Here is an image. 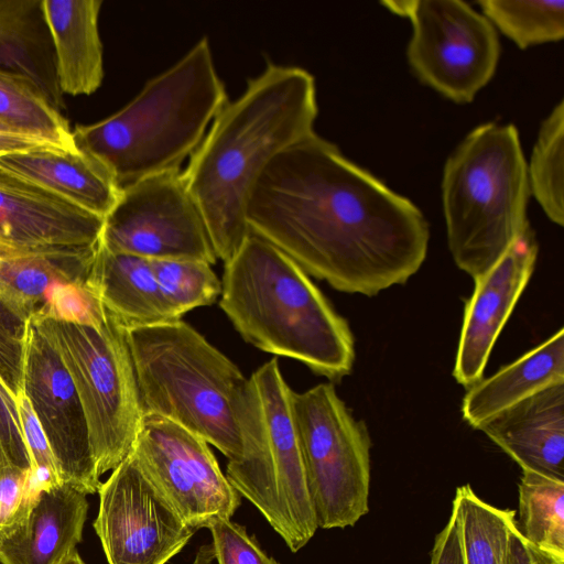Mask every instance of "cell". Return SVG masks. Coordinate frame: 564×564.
Masks as SVG:
<instances>
[{
  "instance_id": "1",
  "label": "cell",
  "mask_w": 564,
  "mask_h": 564,
  "mask_svg": "<svg viewBox=\"0 0 564 564\" xmlns=\"http://www.w3.org/2000/svg\"><path fill=\"white\" fill-rule=\"evenodd\" d=\"M246 220L307 274L350 294L405 283L427 254L421 210L316 133L271 161Z\"/></svg>"
},
{
  "instance_id": "2",
  "label": "cell",
  "mask_w": 564,
  "mask_h": 564,
  "mask_svg": "<svg viewBox=\"0 0 564 564\" xmlns=\"http://www.w3.org/2000/svg\"><path fill=\"white\" fill-rule=\"evenodd\" d=\"M317 113L313 75L268 62L221 108L189 156L183 177L224 263L250 235L246 208L259 177L280 153L315 133Z\"/></svg>"
},
{
  "instance_id": "3",
  "label": "cell",
  "mask_w": 564,
  "mask_h": 564,
  "mask_svg": "<svg viewBox=\"0 0 564 564\" xmlns=\"http://www.w3.org/2000/svg\"><path fill=\"white\" fill-rule=\"evenodd\" d=\"M220 295V308L247 343L329 380L350 373L355 341L347 321L269 241L250 232L224 264Z\"/></svg>"
},
{
  "instance_id": "4",
  "label": "cell",
  "mask_w": 564,
  "mask_h": 564,
  "mask_svg": "<svg viewBox=\"0 0 564 564\" xmlns=\"http://www.w3.org/2000/svg\"><path fill=\"white\" fill-rule=\"evenodd\" d=\"M228 100L204 36L121 109L100 121L76 124L73 137L123 188L181 170Z\"/></svg>"
},
{
  "instance_id": "5",
  "label": "cell",
  "mask_w": 564,
  "mask_h": 564,
  "mask_svg": "<svg viewBox=\"0 0 564 564\" xmlns=\"http://www.w3.org/2000/svg\"><path fill=\"white\" fill-rule=\"evenodd\" d=\"M126 335L142 417L172 421L238 460V408L247 383L239 368L182 319Z\"/></svg>"
},
{
  "instance_id": "6",
  "label": "cell",
  "mask_w": 564,
  "mask_h": 564,
  "mask_svg": "<svg viewBox=\"0 0 564 564\" xmlns=\"http://www.w3.org/2000/svg\"><path fill=\"white\" fill-rule=\"evenodd\" d=\"M442 202L449 252L474 280L528 228L527 162L517 128L487 122L447 158Z\"/></svg>"
},
{
  "instance_id": "7",
  "label": "cell",
  "mask_w": 564,
  "mask_h": 564,
  "mask_svg": "<svg viewBox=\"0 0 564 564\" xmlns=\"http://www.w3.org/2000/svg\"><path fill=\"white\" fill-rule=\"evenodd\" d=\"M293 390L276 358L249 379L238 408L241 455L226 477L253 503L292 552L318 529L292 410Z\"/></svg>"
},
{
  "instance_id": "8",
  "label": "cell",
  "mask_w": 564,
  "mask_h": 564,
  "mask_svg": "<svg viewBox=\"0 0 564 564\" xmlns=\"http://www.w3.org/2000/svg\"><path fill=\"white\" fill-rule=\"evenodd\" d=\"M30 318L54 347L74 382L100 478L131 453L142 421L126 329L108 314L100 328Z\"/></svg>"
},
{
  "instance_id": "9",
  "label": "cell",
  "mask_w": 564,
  "mask_h": 564,
  "mask_svg": "<svg viewBox=\"0 0 564 564\" xmlns=\"http://www.w3.org/2000/svg\"><path fill=\"white\" fill-rule=\"evenodd\" d=\"M307 486L322 529L355 525L369 511L371 441L332 383L292 394Z\"/></svg>"
},
{
  "instance_id": "10",
  "label": "cell",
  "mask_w": 564,
  "mask_h": 564,
  "mask_svg": "<svg viewBox=\"0 0 564 564\" xmlns=\"http://www.w3.org/2000/svg\"><path fill=\"white\" fill-rule=\"evenodd\" d=\"M409 18L406 58L415 76L444 97L470 102L494 77L500 56L495 26L460 0L383 1Z\"/></svg>"
},
{
  "instance_id": "11",
  "label": "cell",
  "mask_w": 564,
  "mask_h": 564,
  "mask_svg": "<svg viewBox=\"0 0 564 564\" xmlns=\"http://www.w3.org/2000/svg\"><path fill=\"white\" fill-rule=\"evenodd\" d=\"M100 242L110 251L149 260L217 261L203 215L182 170L121 188L104 219Z\"/></svg>"
},
{
  "instance_id": "12",
  "label": "cell",
  "mask_w": 564,
  "mask_h": 564,
  "mask_svg": "<svg viewBox=\"0 0 564 564\" xmlns=\"http://www.w3.org/2000/svg\"><path fill=\"white\" fill-rule=\"evenodd\" d=\"M97 492L94 528L109 564H165L195 532L132 451Z\"/></svg>"
},
{
  "instance_id": "13",
  "label": "cell",
  "mask_w": 564,
  "mask_h": 564,
  "mask_svg": "<svg viewBox=\"0 0 564 564\" xmlns=\"http://www.w3.org/2000/svg\"><path fill=\"white\" fill-rule=\"evenodd\" d=\"M132 452L194 530L230 519L239 507L240 495L220 470L208 443L183 426L143 416Z\"/></svg>"
},
{
  "instance_id": "14",
  "label": "cell",
  "mask_w": 564,
  "mask_h": 564,
  "mask_svg": "<svg viewBox=\"0 0 564 564\" xmlns=\"http://www.w3.org/2000/svg\"><path fill=\"white\" fill-rule=\"evenodd\" d=\"M23 389L41 423L62 482L97 492L101 481L91 456L83 408L58 354L29 318L23 336Z\"/></svg>"
},
{
  "instance_id": "15",
  "label": "cell",
  "mask_w": 564,
  "mask_h": 564,
  "mask_svg": "<svg viewBox=\"0 0 564 564\" xmlns=\"http://www.w3.org/2000/svg\"><path fill=\"white\" fill-rule=\"evenodd\" d=\"M538 242L528 227L481 276L465 305L453 376L470 388L484 375L494 345L529 283Z\"/></svg>"
},
{
  "instance_id": "16",
  "label": "cell",
  "mask_w": 564,
  "mask_h": 564,
  "mask_svg": "<svg viewBox=\"0 0 564 564\" xmlns=\"http://www.w3.org/2000/svg\"><path fill=\"white\" fill-rule=\"evenodd\" d=\"M104 219L0 169V237L31 248L98 243Z\"/></svg>"
},
{
  "instance_id": "17",
  "label": "cell",
  "mask_w": 564,
  "mask_h": 564,
  "mask_svg": "<svg viewBox=\"0 0 564 564\" xmlns=\"http://www.w3.org/2000/svg\"><path fill=\"white\" fill-rule=\"evenodd\" d=\"M478 430L521 469L564 479V382L503 410Z\"/></svg>"
},
{
  "instance_id": "18",
  "label": "cell",
  "mask_w": 564,
  "mask_h": 564,
  "mask_svg": "<svg viewBox=\"0 0 564 564\" xmlns=\"http://www.w3.org/2000/svg\"><path fill=\"white\" fill-rule=\"evenodd\" d=\"M86 494L61 482L40 488L26 518L0 542L1 564H61L82 540Z\"/></svg>"
},
{
  "instance_id": "19",
  "label": "cell",
  "mask_w": 564,
  "mask_h": 564,
  "mask_svg": "<svg viewBox=\"0 0 564 564\" xmlns=\"http://www.w3.org/2000/svg\"><path fill=\"white\" fill-rule=\"evenodd\" d=\"M101 0H42V18L54 50L61 93L94 94L102 84L104 47L99 34Z\"/></svg>"
},
{
  "instance_id": "20",
  "label": "cell",
  "mask_w": 564,
  "mask_h": 564,
  "mask_svg": "<svg viewBox=\"0 0 564 564\" xmlns=\"http://www.w3.org/2000/svg\"><path fill=\"white\" fill-rule=\"evenodd\" d=\"M0 169L102 219L115 208L121 194L110 172L79 149L77 152L42 149L7 154L0 156Z\"/></svg>"
},
{
  "instance_id": "21",
  "label": "cell",
  "mask_w": 564,
  "mask_h": 564,
  "mask_svg": "<svg viewBox=\"0 0 564 564\" xmlns=\"http://www.w3.org/2000/svg\"><path fill=\"white\" fill-rule=\"evenodd\" d=\"M86 283L124 329L182 319L162 294L151 260L112 252L100 239Z\"/></svg>"
},
{
  "instance_id": "22",
  "label": "cell",
  "mask_w": 564,
  "mask_h": 564,
  "mask_svg": "<svg viewBox=\"0 0 564 564\" xmlns=\"http://www.w3.org/2000/svg\"><path fill=\"white\" fill-rule=\"evenodd\" d=\"M564 382V329L467 389L462 402L464 420L478 427L534 393Z\"/></svg>"
},
{
  "instance_id": "23",
  "label": "cell",
  "mask_w": 564,
  "mask_h": 564,
  "mask_svg": "<svg viewBox=\"0 0 564 564\" xmlns=\"http://www.w3.org/2000/svg\"><path fill=\"white\" fill-rule=\"evenodd\" d=\"M97 247L70 254L0 257V302L26 323L52 285L86 281Z\"/></svg>"
},
{
  "instance_id": "24",
  "label": "cell",
  "mask_w": 564,
  "mask_h": 564,
  "mask_svg": "<svg viewBox=\"0 0 564 564\" xmlns=\"http://www.w3.org/2000/svg\"><path fill=\"white\" fill-rule=\"evenodd\" d=\"M44 21L40 1L0 0V67L32 77L57 102L54 63L44 58Z\"/></svg>"
},
{
  "instance_id": "25",
  "label": "cell",
  "mask_w": 564,
  "mask_h": 564,
  "mask_svg": "<svg viewBox=\"0 0 564 564\" xmlns=\"http://www.w3.org/2000/svg\"><path fill=\"white\" fill-rule=\"evenodd\" d=\"M0 122L58 150L77 152L67 119L30 76L0 67Z\"/></svg>"
},
{
  "instance_id": "26",
  "label": "cell",
  "mask_w": 564,
  "mask_h": 564,
  "mask_svg": "<svg viewBox=\"0 0 564 564\" xmlns=\"http://www.w3.org/2000/svg\"><path fill=\"white\" fill-rule=\"evenodd\" d=\"M455 517L465 564H506L516 512L500 509L479 498L467 484L456 489Z\"/></svg>"
},
{
  "instance_id": "27",
  "label": "cell",
  "mask_w": 564,
  "mask_h": 564,
  "mask_svg": "<svg viewBox=\"0 0 564 564\" xmlns=\"http://www.w3.org/2000/svg\"><path fill=\"white\" fill-rule=\"evenodd\" d=\"M521 470L519 530L532 545L564 561V479Z\"/></svg>"
},
{
  "instance_id": "28",
  "label": "cell",
  "mask_w": 564,
  "mask_h": 564,
  "mask_svg": "<svg viewBox=\"0 0 564 564\" xmlns=\"http://www.w3.org/2000/svg\"><path fill=\"white\" fill-rule=\"evenodd\" d=\"M564 104L561 100L543 120L527 164L530 194L549 219L564 225Z\"/></svg>"
},
{
  "instance_id": "29",
  "label": "cell",
  "mask_w": 564,
  "mask_h": 564,
  "mask_svg": "<svg viewBox=\"0 0 564 564\" xmlns=\"http://www.w3.org/2000/svg\"><path fill=\"white\" fill-rule=\"evenodd\" d=\"M478 4L482 15L522 50L564 36V1L482 0Z\"/></svg>"
},
{
  "instance_id": "30",
  "label": "cell",
  "mask_w": 564,
  "mask_h": 564,
  "mask_svg": "<svg viewBox=\"0 0 564 564\" xmlns=\"http://www.w3.org/2000/svg\"><path fill=\"white\" fill-rule=\"evenodd\" d=\"M151 265L162 294L181 318L213 304L221 293V281L205 261L151 260Z\"/></svg>"
},
{
  "instance_id": "31",
  "label": "cell",
  "mask_w": 564,
  "mask_h": 564,
  "mask_svg": "<svg viewBox=\"0 0 564 564\" xmlns=\"http://www.w3.org/2000/svg\"><path fill=\"white\" fill-rule=\"evenodd\" d=\"M32 316L94 328H100L107 319L101 301L86 281L52 285Z\"/></svg>"
},
{
  "instance_id": "32",
  "label": "cell",
  "mask_w": 564,
  "mask_h": 564,
  "mask_svg": "<svg viewBox=\"0 0 564 564\" xmlns=\"http://www.w3.org/2000/svg\"><path fill=\"white\" fill-rule=\"evenodd\" d=\"M36 491L31 469L14 464L0 444V542L26 518Z\"/></svg>"
},
{
  "instance_id": "33",
  "label": "cell",
  "mask_w": 564,
  "mask_h": 564,
  "mask_svg": "<svg viewBox=\"0 0 564 564\" xmlns=\"http://www.w3.org/2000/svg\"><path fill=\"white\" fill-rule=\"evenodd\" d=\"M15 402L24 443L31 459L35 489L61 484L47 438L23 388L17 391Z\"/></svg>"
},
{
  "instance_id": "34",
  "label": "cell",
  "mask_w": 564,
  "mask_h": 564,
  "mask_svg": "<svg viewBox=\"0 0 564 564\" xmlns=\"http://www.w3.org/2000/svg\"><path fill=\"white\" fill-rule=\"evenodd\" d=\"M218 564H280L260 547L246 528L230 519H218L208 525Z\"/></svg>"
},
{
  "instance_id": "35",
  "label": "cell",
  "mask_w": 564,
  "mask_h": 564,
  "mask_svg": "<svg viewBox=\"0 0 564 564\" xmlns=\"http://www.w3.org/2000/svg\"><path fill=\"white\" fill-rule=\"evenodd\" d=\"M0 444L18 466L31 469V459L24 443L15 394L0 379Z\"/></svg>"
},
{
  "instance_id": "36",
  "label": "cell",
  "mask_w": 564,
  "mask_h": 564,
  "mask_svg": "<svg viewBox=\"0 0 564 564\" xmlns=\"http://www.w3.org/2000/svg\"><path fill=\"white\" fill-rule=\"evenodd\" d=\"M0 379L15 394L23 388V338L0 321Z\"/></svg>"
},
{
  "instance_id": "37",
  "label": "cell",
  "mask_w": 564,
  "mask_h": 564,
  "mask_svg": "<svg viewBox=\"0 0 564 564\" xmlns=\"http://www.w3.org/2000/svg\"><path fill=\"white\" fill-rule=\"evenodd\" d=\"M430 564H465L459 528L452 513L446 525L435 538Z\"/></svg>"
},
{
  "instance_id": "38",
  "label": "cell",
  "mask_w": 564,
  "mask_h": 564,
  "mask_svg": "<svg viewBox=\"0 0 564 564\" xmlns=\"http://www.w3.org/2000/svg\"><path fill=\"white\" fill-rule=\"evenodd\" d=\"M506 564H564L532 545L517 525L512 531Z\"/></svg>"
},
{
  "instance_id": "39",
  "label": "cell",
  "mask_w": 564,
  "mask_h": 564,
  "mask_svg": "<svg viewBox=\"0 0 564 564\" xmlns=\"http://www.w3.org/2000/svg\"><path fill=\"white\" fill-rule=\"evenodd\" d=\"M42 149L56 148L37 137L15 130L0 122V156Z\"/></svg>"
},
{
  "instance_id": "40",
  "label": "cell",
  "mask_w": 564,
  "mask_h": 564,
  "mask_svg": "<svg viewBox=\"0 0 564 564\" xmlns=\"http://www.w3.org/2000/svg\"><path fill=\"white\" fill-rule=\"evenodd\" d=\"M91 247L83 248H31L14 243L0 237V257H24L33 254H70L86 251Z\"/></svg>"
},
{
  "instance_id": "41",
  "label": "cell",
  "mask_w": 564,
  "mask_h": 564,
  "mask_svg": "<svg viewBox=\"0 0 564 564\" xmlns=\"http://www.w3.org/2000/svg\"><path fill=\"white\" fill-rule=\"evenodd\" d=\"M61 564H85V563L75 550Z\"/></svg>"
}]
</instances>
